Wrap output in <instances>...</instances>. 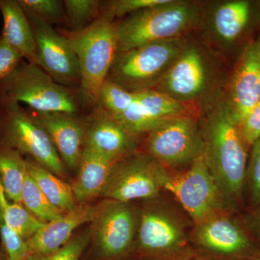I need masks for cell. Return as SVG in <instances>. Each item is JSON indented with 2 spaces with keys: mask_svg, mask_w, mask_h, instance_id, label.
<instances>
[{
  "mask_svg": "<svg viewBox=\"0 0 260 260\" xmlns=\"http://www.w3.org/2000/svg\"><path fill=\"white\" fill-rule=\"evenodd\" d=\"M201 126L203 156L225 200L242 198L249 149L225 99L208 109Z\"/></svg>",
  "mask_w": 260,
  "mask_h": 260,
  "instance_id": "obj_1",
  "label": "cell"
},
{
  "mask_svg": "<svg viewBox=\"0 0 260 260\" xmlns=\"http://www.w3.org/2000/svg\"><path fill=\"white\" fill-rule=\"evenodd\" d=\"M203 12L196 3L168 0L164 4L127 15L116 23L117 53L150 43L184 38L196 28Z\"/></svg>",
  "mask_w": 260,
  "mask_h": 260,
  "instance_id": "obj_2",
  "label": "cell"
},
{
  "mask_svg": "<svg viewBox=\"0 0 260 260\" xmlns=\"http://www.w3.org/2000/svg\"><path fill=\"white\" fill-rule=\"evenodd\" d=\"M20 102L35 112L76 114L85 104L80 89L56 83L39 65L24 59L0 81V104Z\"/></svg>",
  "mask_w": 260,
  "mask_h": 260,
  "instance_id": "obj_3",
  "label": "cell"
},
{
  "mask_svg": "<svg viewBox=\"0 0 260 260\" xmlns=\"http://www.w3.org/2000/svg\"><path fill=\"white\" fill-rule=\"evenodd\" d=\"M59 32L66 38L78 58L81 75L80 90L85 104L96 107L99 90L117 54L116 23L101 15L83 30L61 29Z\"/></svg>",
  "mask_w": 260,
  "mask_h": 260,
  "instance_id": "obj_4",
  "label": "cell"
},
{
  "mask_svg": "<svg viewBox=\"0 0 260 260\" xmlns=\"http://www.w3.org/2000/svg\"><path fill=\"white\" fill-rule=\"evenodd\" d=\"M186 45L184 38H180L117 53L107 79L133 93L151 89L167 73Z\"/></svg>",
  "mask_w": 260,
  "mask_h": 260,
  "instance_id": "obj_5",
  "label": "cell"
},
{
  "mask_svg": "<svg viewBox=\"0 0 260 260\" xmlns=\"http://www.w3.org/2000/svg\"><path fill=\"white\" fill-rule=\"evenodd\" d=\"M0 143L28 155L57 177H64V164L49 135L18 103L0 104Z\"/></svg>",
  "mask_w": 260,
  "mask_h": 260,
  "instance_id": "obj_6",
  "label": "cell"
},
{
  "mask_svg": "<svg viewBox=\"0 0 260 260\" xmlns=\"http://www.w3.org/2000/svg\"><path fill=\"white\" fill-rule=\"evenodd\" d=\"M140 213L129 203L107 200L92 222L90 260H120L135 248Z\"/></svg>",
  "mask_w": 260,
  "mask_h": 260,
  "instance_id": "obj_7",
  "label": "cell"
},
{
  "mask_svg": "<svg viewBox=\"0 0 260 260\" xmlns=\"http://www.w3.org/2000/svg\"><path fill=\"white\" fill-rule=\"evenodd\" d=\"M145 147L167 169L189 167L204 152L201 126L191 114L177 116L149 132Z\"/></svg>",
  "mask_w": 260,
  "mask_h": 260,
  "instance_id": "obj_8",
  "label": "cell"
},
{
  "mask_svg": "<svg viewBox=\"0 0 260 260\" xmlns=\"http://www.w3.org/2000/svg\"><path fill=\"white\" fill-rule=\"evenodd\" d=\"M168 174L148 154L135 153L116 162L101 195L121 203L153 199L164 189Z\"/></svg>",
  "mask_w": 260,
  "mask_h": 260,
  "instance_id": "obj_9",
  "label": "cell"
},
{
  "mask_svg": "<svg viewBox=\"0 0 260 260\" xmlns=\"http://www.w3.org/2000/svg\"><path fill=\"white\" fill-rule=\"evenodd\" d=\"M135 247L155 260H184L188 241L184 225L168 207L150 204L140 213Z\"/></svg>",
  "mask_w": 260,
  "mask_h": 260,
  "instance_id": "obj_10",
  "label": "cell"
},
{
  "mask_svg": "<svg viewBox=\"0 0 260 260\" xmlns=\"http://www.w3.org/2000/svg\"><path fill=\"white\" fill-rule=\"evenodd\" d=\"M164 189L174 195L194 223L223 211L225 198L203 154L185 172H169Z\"/></svg>",
  "mask_w": 260,
  "mask_h": 260,
  "instance_id": "obj_11",
  "label": "cell"
},
{
  "mask_svg": "<svg viewBox=\"0 0 260 260\" xmlns=\"http://www.w3.org/2000/svg\"><path fill=\"white\" fill-rule=\"evenodd\" d=\"M213 70L203 49L186 44L167 73L152 88L190 107L208 93Z\"/></svg>",
  "mask_w": 260,
  "mask_h": 260,
  "instance_id": "obj_12",
  "label": "cell"
},
{
  "mask_svg": "<svg viewBox=\"0 0 260 260\" xmlns=\"http://www.w3.org/2000/svg\"><path fill=\"white\" fill-rule=\"evenodd\" d=\"M28 18L37 44V65L56 83L68 88L80 89L79 62L66 38L54 30L50 24L39 18Z\"/></svg>",
  "mask_w": 260,
  "mask_h": 260,
  "instance_id": "obj_13",
  "label": "cell"
},
{
  "mask_svg": "<svg viewBox=\"0 0 260 260\" xmlns=\"http://www.w3.org/2000/svg\"><path fill=\"white\" fill-rule=\"evenodd\" d=\"M210 30L225 47L242 51L259 32L260 2L230 0L217 5L210 13Z\"/></svg>",
  "mask_w": 260,
  "mask_h": 260,
  "instance_id": "obj_14",
  "label": "cell"
},
{
  "mask_svg": "<svg viewBox=\"0 0 260 260\" xmlns=\"http://www.w3.org/2000/svg\"><path fill=\"white\" fill-rule=\"evenodd\" d=\"M238 124L260 99V37L238 56L224 98Z\"/></svg>",
  "mask_w": 260,
  "mask_h": 260,
  "instance_id": "obj_15",
  "label": "cell"
},
{
  "mask_svg": "<svg viewBox=\"0 0 260 260\" xmlns=\"http://www.w3.org/2000/svg\"><path fill=\"white\" fill-rule=\"evenodd\" d=\"M189 109V106L157 90L148 89L136 92V97L130 107L120 116L113 119L129 133L140 136L144 133L148 134L177 116L191 114Z\"/></svg>",
  "mask_w": 260,
  "mask_h": 260,
  "instance_id": "obj_16",
  "label": "cell"
},
{
  "mask_svg": "<svg viewBox=\"0 0 260 260\" xmlns=\"http://www.w3.org/2000/svg\"><path fill=\"white\" fill-rule=\"evenodd\" d=\"M194 237L202 247L221 255L251 258L257 253L242 225L223 211L195 223Z\"/></svg>",
  "mask_w": 260,
  "mask_h": 260,
  "instance_id": "obj_17",
  "label": "cell"
},
{
  "mask_svg": "<svg viewBox=\"0 0 260 260\" xmlns=\"http://www.w3.org/2000/svg\"><path fill=\"white\" fill-rule=\"evenodd\" d=\"M28 110L49 135L63 164L78 168L85 146L86 119L76 114Z\"/></svg>",
  "mask_w": 260,
  "mask_h": 260,
  "instance_id": "obj_18",
  "label": "cell"
},
{
  "mask_svg": "<svg viewBox=\"0 0 260 260\" xmlns=\"http://www.w3.org/2000/svg\"><path fill=\"white\" fill-rule=\"evenodd\" d=\"M86 121L85 147L114 162L136 153L138 136L129 133L98 106Z\"/></svg>",
  "mask_w": 260,
  "mask_h": 260,
  "instance_id": "obj_19",
  "label": "cell"
},
{
  "mask_svg": "<svg viewBox=\"0 0 260 260\" xmlns=\"http://www.w3.org/2000/svg\"><path fill=\"white\" fill-rule=\"evenodd\" d=\"M99 207L100 203L97 205H78L59 218L44 223L27 241L28 256L47 255L60 249L72 239L77 229L83 224L93 222Z\"/></svg>",
  "mask_w": 260,
  "mask_h": 260,
  "instance_id": "obj_20",
  "label": "cell"
},
{
  "mask_svg": "<svg viewBox=\"0 0 260 260\" xmlns=\"http://www.w3.org/2000/svg\"><path fill=\"white\" fill-rule=\"evenodd\" d=\"M0 12L3 19L2 37L24 60L37 64L34 32L18 0H0Z\"/></svg>",
  "mask_w": 260,
  "mask_h": 260,
  "instance_id": "obj_21",
  "label": "cell"
},
{
  "mask_svg": "<svg viewBox=\"0 0 260 260\" xmlns=\"http://www.w3.org/2000/svg\"><path fill=\"white\" fill-rule=\"evenodd\" d=\"M116 162L85 147L73 187L77 203H86L102 194Z\"/></svg>",
  "mask_w": 260,
  "mask_h": 260,
  "instance_id": "obj_22",
  "label": "cell"
},
{
  "mask_svg": "<svg viewBox=\"0 0 260 260\" xmlns=\"http://www.w3.org/2000/svg\"><path fill=\"white\" fill-rule=\"evenodd\" d=\"M26 162L28 175L56 210L64 214L78 206L72 185L34 160Z\"/></svg>",
  "mask_w": 260,
  "mask_h": 260,
  "instance_id": "obj_23",
  "label": "cell"
},
{
  "mask_svg": "<svg viewBox=\"0 0 260 260\" xmlns=\"http://www.w3.org/2000/svg\"><path fill=\"white\" fill-rule=\"evenodd\" d=\"M27 162L21 154L0 143V181L7 198L21 204V192L27 175Z\"/></svg>",
  "mask_w": 260,
  "mask_h": 260,
  "instance_id": "obj_24",
  "label": "cell"
},
{
  "mask_svg": "<svg viewBox=\"0 0 260 260\" xmlns=\"http://www.w3.org/2000/svg\"><path fill=\"white\" fill-rule=\"evenodd\" d=\"M0 219L28 241L44 225L21 204L10 202L0 181Z\"/></svg>",
  "mask_w": 260,
  "mask_h": 260,
  "instance_id": "obj_25",
  "label": "cell"
},
{
  "mask_svg": "<svg viewBox=\"0 0 260 260\" xmlns=\"http://www.w3.org/2000/svg\"><path fill=\"white\" fill-rule=\"evenodd\" d=\"M21 204L29 213L44 223L52 221L63 214L51 204L28 173L22 189Z\"/></svg>",
  "mask_w": 260,
  "mask_h": 260,
  "instance_id": "obj_26",
  "label": "cell"
},
{
  "mask_svg": "<svg viewBox=\"0 0 260 260\" xmlns=\"http://www.w3.org/2000/svg\"><path fill=\"white\" fill-rule=\"evenodd\" d=\"M136 93L106 80L99 90L97 106L112 118L120 116L134 102Z\"/></svg>",
  "mask_w": 260,
  "mask_h": 260,
  "instance_id": "obj_27",
  "label": "cell"
},
{
  "mask_svg": "<svg viewBox=\"0 0 260 260\" xmlns=\"http://www.w3.org/2000/svg\"><path fill=\"white\" fill-rule=\"evenodd\" d=\"M64 5L72 31L86 28L102 15V2L97 0H64Z\"/></svg>",
  "mask_w": 260,
  "mask_h": 260,
  "instance_id": "obj_28",
  "label": "cell"
},
{
  "mask_svg": "<svg viewBox=\"0 0 260 260\" xmlns=\"http://www.w3.org/2000/svg\"><path fill=\"white\" fill-rule=\"evenodd\" d=\"M25 15L50 24L68 23L64 1L59 0H18Z\"/></svg>",
  "mask_w": 260,
  "mask_h": 260,
  "instance_id": "obj_29",
  "label": "cell"
},
{
  "mask_svg": "<svg viewBox=\"0 0 260 260\" xmlns=\"http://www.w3.org/2000/svg\"><path fill=\"white\" fill-rule=\"evenodd\" d=\"M246 165L244 189L251 208L260 204V137L251 145Z\"/></svg>",
  "mask_w": 260,
  "mask_h": 260,
  "instance_id": "obj_30",
  "label": "cell"
},
{
  "mask_svg": "<svg viewBox=\"0 0 260 260\" xmlns=\"http://www.w3.org/2000/svg\"><path fill=\"white\" fill-rule=\"evenodd\" d=\"M168 0H113L102 2V15L114 20L124 15L164 4Z\"/></svg>",
  "mask_w": 260,
  "mask_h": 260,
  "instance_id": "obj_31",
  "label": "cell"
},
{
  "mask_svg": "<svg viewBox=\"0 0 260 260\" xmlns=\"http://www.w3.org/2000/svg\"><path fill=\"white\" fill-rule=\"evenodd\" d=\"M91 229L72 237L69 242L54 252L47 255L29 256L25 260H79L91 240Z\"/></svg>",
  "mask_w": 260,
  "mask_h": 260,
  "instance_id": "obj_32",
  "label": "cell"
},
{
  "mask_svg": "<svg viewBox=\"0 0 260 260\" xmlns=\"http://www.w3.org/2000/svg\"><path fill=\"white\" fill-rule=\"evenodd\" d=\"M0 234L8 260H25L28 256L27 241L0 219Z\"/></svg>",
  "mask_w": 260,
  "mask_h": 260,
  "instance_id": "obj_33",
  "label": "cell"
},
{
  "mask_svg": "<svg viewBox=\"0 0 260 260\" xmlns=\"http://www.w3.org/2000/svg\"><path fill=\"white\" fill-rule=\"evenodd\" d=\"M238 124L246 144L250 149L260 137V99Z\"/></svg>",
  "mask_w": 260,
  "mask_h": 260,
  "instance_id": "obj_34",
  "label": "cell"
},
{
  "mask_svg": "<svg viewBox=\"0 0 260 260\" xmlns=\"http://www.w3.org/2000/svg\"><path fill=\"white\" fill-rule=\"evenodd\" d=\"M23 59L4 38L0 36V81L9 76Z\"/></svg>",
  "mask_w": 260,
  "mask_h": 260,
  "instance_id": "obj_35",
  "label": "cell"
},
{
  "mask_svg": "<svg viewBox=\"0 0 260 260\" xmlns=\"http://www.w3.org/2000/svg\"><path fill=\"white\" fill-rule=\"evenodd\" d=\"M247 224L253 234L260 240V204L248 216Z\"/></svg>",
  "mask_w": 260,
  "mask_h": 260,
  "instance_id": "obj_36",
  "label": "cell"
},
{
  "mask_svg": "<svg viewBox=\"0 0 260 260\" xmlns=\"http://www.w3.org/2000/svg\"><path fill=\"white\" fill-rule=\"evenodd\" d=\"M250 259L251 260H260V252L256 253V254H254Z\"/></svg>",
  "mask_w": 260,
  "mask_h": 260,
  "instance_id": "obj_37",
  "label": "cell"
},
{
  "mask_svg": "<svg viewBox=\"0 0 260 260\" xmlns=\"http://www.w3.org/2000/svg\"><path fill=\"white\" fill-rule=\"evenodd\" d=\"M194 260H207V259H203V258H196V259H194Z\"/></svg>",
  "mask_w": 260,
  "mask_h": 260,
  "instance_id": "obj_38",
  "label": "cell"
},
{
  "mask_svg": "<svg viewBox=\"0 0 260 260\" xmlns=\"http://www.w3.org/2000/svg\"><path fill=\"white\" fill-rule=\"evenodd\" d=\"M258 37H260V28H259V34H258Z\"/></svg>",
  "mask_w": 260,
  "mask_h": 260,
  "instance_id": "obj_39",
  "label": "cell"
},
{
  "mask_svg": "<svg viewBox=\"0 0 260 260\" xmlns=\"http://www.w3.org/2000/svg\"><path fill=\"white\" fill-rule=\"evenodd\" d=\"M0 260H5V259H0ZM7 260H8V259H7Z\"/></svg>",
  "mask_w": 260,
  "mask_h": 260,
  "instance_id": "obj_40",
  "label": "cell"
}]
</instances>
